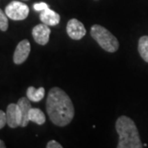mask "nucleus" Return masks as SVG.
<instances>
[{"mask_svg":"<svg viewBox=\"0 0 148 148\" xmlns=\"http://www.w3.org/2000/svg\"><path fill=\"white\" fill-rule=\"evenodd\" d=\"M46 110L53 124L60 127L68 125L74 117L73 102L67 93L58 87H53L49 91Z\"/></svg>","mask_w":148,"mask_h":148,"instance_id":"obj_1","label":"nucleus"},{"mask_svg":"<svg viewBox=\"0 0 148 148\" xmlns=\"http://www.w3.org/2000/svg\"><path fill=\"white\" fill-rule=\"evenodd\" d=\"M116 131L119 136L118 148H141L143 145L134 122L127 116L119 117L116 121Z\"/></svg>","mask_w":148,"mask_h":148,"instance_id":"obj_2","label":"nucleus"},{"mask_svg":"<svg viewBox=\"0 0 148 148\" xmlns=\"http://www.w3.org/2000/svg\"><path fill=\"white\" fill-rule=\"evenodd\" d=\"M90 35L100 46L107 52L113 53L118 50L119 45L117 38L105 27L94 25L90 29Z\"/></svg>","mask_w":148,"mask_h":148,"instance_id":"obj_3","label":"nucleus"},{"mask_svg":"<svg viewBox=\"0 0 148 148\" xmlns=\"http://www.w3.org/2000/svg\"><path fill=\"white\" fill-rule=\"evenodd\" d=\"M5 13L7 16L14 21H21L26 19L29 14V8L27 4L18 2L12 1L6 7Z\"/></svg>","mask_w":148,"mask_h":148,"instance_id":"obj_4","label":"nucleus"},{"mask_svg":"<svg viewBox=\"0 0 148 148\" xmlns=\"http://www.w3.org/2000/svg\"><path fill=\"white\" fill-rule=\"evenodd\" d=\"M7 123L12 128L21 126V113L17 104H10L7 108Z\"/></svg>","mask_w":148,"mask_h":148,"instance_id":"obj_5","label":"nucleus"},{"mask_svg":"<svg viewBox=\"0 0 148 148\" xmlns=\"http://www.w3.org/2000/svg\"><path fill=\"white\" fill-rule=\"evenodd\" d=\"M67 33L73 40H81L86 33L84 25L77 19L69 20L67 25Z\"/></svg>","mask_w":148,"mask_h":148,"instance_id":"obj_6","label":"nucleus"},{"mask_svg":"<svg viewBox=\"0 0 148 148\" xmlns=\"http://www.w3.org/2000/svg\"><path fill=\"white\" fill-rule=\"evenodd\" d=\"M31 52V45L27 40H23L16 46L13 54V62L16 64L24 63Z\"/></svg>","mask_w":148,"mask_h":148,"instance_id":"obj_7","label":"nucleus"},{"mask_svg":"<svg viewBox=\"0 0 148 148\" xmlns=\"http://www.w3.org/2000/svg\"><path fill=\"white\" fill-rule=\"evenodd\" d=\"M49 35L50 29L47 25L44 23L37 25L32 30V36L35 41L40 45H45L49 42Z\"/></svg>","mask_w":148,"mask_h":148,"instance_id":"obj_8","label":"nucleus"},{"mask_svg":"<svg viewBox=\"0 0 148 148\" xmlns=\"http://www.w3.org/2000/svg\"><path fill=\"white\" fill-rule=\"evenodd\" d=\"M40 18L43 23L47 26H56L60 21V16L54 11L49 9V8L41 11Z\"/></svg>","mask_w":148,"mask_h":148,"instance_id":"obj_9","label":"nucleus"},{"mask_svg":"<svg viewBox=\"0 0 148 148\" xmlns=\"http://www.w3.org/2000/svg\"><path fill=\"white\" fill-rule=\"evenodd\" d=\"M17 105L20 108V110L21 113V127H26L28 125L29 123V112L32 109V105L30 103V100L26 97L21 98L18 102Z\"/></svg>","mask_w":148,"mask_h":148,"instance_id":"obj_10","label":"nucleus"},{"mask_svg":"<svg viewBox=\"0 0 148 148\" xmlns=\"http://www.w3.org/2000/svg\"><path fill=\"white\" fill-rule=\"evenodd\" d=\"M45 90L44 87H40L39 89H36L34 86H30L28 87L27 91V98L30 101H34V102H38L40 101L45 96Z\"/></svg>","mask_w":148,"mask_h":148,"instance_id":"obj_11","label":"nucleus"},{"mask_svg":"<svg viewBox=\"0 0 148 148\" xmlns=\"http://www.w3.org/2000/svg\"><path fill=\"white\" fill-rule=\"evenodd\" d=\"M29 120L41 125L45 122V115L40 109L32 108L29 112Z\"/></svg>","mask_w":148,"mask_h":148,"instance_id":"obj_12","label":"nucleus"},{"mask_svg":"<svg viewBox=\"0 0 148 148\" xmlns=\"http://www.w3.org/2000/svg\"><path fill=\"white\" fill-rule=\"evenodd\" d=\"M138 51L141 57L148 63V36H145L140 38L138 42Z\"/></svg>","mask_w":148,"mask_h":148,"instance_id":"obj_13","label":"nucleus"},{"mask_svg":"<svg viewBox=\"0 0 148 148\" xmlns=\"http://www.w3.org/2000/svg\"><path fill=\"white\" fill-rule=\"evenodd\" d=\"M7 14L0 9V30L5 32L8 28V20Z\"/></svg>","mask_w":148,"mask_h":148,"instance_id":"obj_14","label":"nucleus"},{"mask_svg":"<svg viewBox=\"0 0 148 148\" xmlns=\"http://www.w3.org/2000/svg\"><path fill=\"white\" fill-rule=\"evenodd\" d=\"M7 123V116L6 113L3 110H0V129L4 127Z\"/></svg>","mask_w":148,"mask_h":148,"instance_id":"obj_15","label":"nucleus"},{"mask_svg":"<svg viewBox=\"0 0 148 148\" xmlns=\"http://www.w3.org/2000/svg\"><path fill=\"white\" fill-rule=\"evenodd\" d=\"M33 8L36 11H43L48 8L49 6L45 3H35Z\"/></svg>","mask_w":148,"mask_h":148,"instance_id":"obj_16","label":"nucleus"},{"mask_svg":"<svg viewBox=\"0 0 148 148\" xmlns=\"http://www.w3.org/2000/svg\"><path fill=\"white\" fill-rule=\"evenodd\" d=\"M46 147L47 148H62V145L60 143H58V142L52 140L50 142H49L48 144L46 145Z\"/></svg>","mask_w":148,"mask_h":148,"instance_id":"obj_17","label":"nucleus"},{"mask_svg":"<svg viewBox=\"0 0 148 148\" xmlns=\"http://www.w3.org/2000/svg\"><path fill=\"white\" fill-rule=\"evenodd\" d=\"M6 146L5 144H4V143L3 142V141H1L0 140V148H5Z\"/></svg>","mask_w":148,"mask_h":148,"instance_id":"obj_18","label":"nucleus"}]
</instances>
